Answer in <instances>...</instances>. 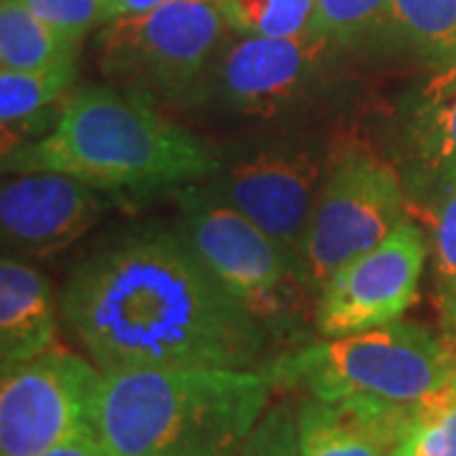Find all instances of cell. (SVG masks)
<instances>
[{"instance_id": "obj_1", "label": "cell", "mask_w": 456, "mask_h": 456, "mask_svg": "<svg viewBox=\"0 0 456 456\" xmlns=\"http://www.w3.org/2000/svg\"><path fill=\"white\" fill-rule=\"evenodd\" d=\"M61 314L99 373L130 368L261 370L269 332L213 279L180 231L145 226L86 254Z\"/></svg>"}, {"instance_id": "obj_2", "label": "cell", "mask_w": 456, "mask_h": 456, "mask_svg": "<svg viewBox=\"0 0 456 456\" xmlns=\"http://www.w3.org/2000/svg\"><path fill=\"white\" fill-rule=\"evenodd\" d=\"M221 152L158 112L152 97L112 86H84L69 94L49 134L18 147L8 173L49 170L97 191L191 185L213 178Z\"/></svg>"}, {"instance_id": "obj_3", "label": "cell", "mask_w": 456, "mask_h": 456, "mask_svg": "<svg viewBox=\"0 0 456 456\" xmlns=\"http://www.w3.org/2000/svg\"><path fill=\"white\" fill-rule=\"evenodd\" d=\"M272 388L264 370H112L99 375L92 428L110 456H236Z\"/></svg>"}, {"instance_id": "obj_4", "label": "cell", "mask_w": 456, "mask_h": 456, "mask_svg": "<svg viewBox=\"0 0 456 456\" xmlns=\"http://www.w3.org/2000/svg\"><path fill=\"white\" fill-rule=\"evenodd\" d=\"M264 373L279 388H302L325 403L413 408L456 375L441 338L413 322L327 338L269 360Z\"/></svg>"}, {"instance_id": "obj_5", "label": "cell", "mask_w": 456, "mask_h": 456, "mask_svg": "<svg viewBox=\"0 0 456 456\" xmlns=\"http://www.w3.org/2000/svg\"><path fill=\"white\" fill-rule=\"evenodd\" d=\"M175 203L183 239L248 317L266 332L289 330L305 317L312 292L292 251L208 188L185 185Z\"/></svg>"}, {"instance_id": "obj_6", "label": "cell", "mask_w": 456, "mask_h": 456, "mask_svg": "<svg viewBox=\"0 0 456 456\" xmlns=\"http://www.w3.org/2000/svg\"><path fill=\"white\" fill-rule=\"evenodd\" d=\"M226 28L218 0H173L110 20L97 38L99 64L132 92L185 104L203 97Z\"/></svg>"}, {"instance_id": "obj_7", "label": "cell", "mask_w": 456, "mask_h": 456, "mask_svg": "<svg viewBox=\"0 0 456 456\" xmlns=\"http://www.w3.org/2000/svg\"><path fill=\"white\" fill-rule=\"evenodd\" d=\"M401 173L386 158L358 142H340L299 248V266L312 294L342 264L378 246L406 218Z\"/></svg>"}, {"instance_id": "obj_8", "label": "cell", "mask_w": 456, "mask_h": 456, "mask_svg": "<svg viewBox=\"0 0 456 456\" xmlns=\"http://www.w3.org/2000/svg\"><path fill=\"white\" fill-rule=\"evenodd\" d=\"M340 142L327 137H277L246 150L213 175V196L292 251L299 261L312 206Z\"/></svg>"}, {"instance_id": "obj_9", "label": "cell", "mask_w": 456, "mask_h": 456, "mask_svg": "<svg viewBox=\"0 0 456 456\" xmlns=\"http://www.w3.org/2000/svg\"><path fill=\"white\" fill-rule=\"evenodd\" d=\"M99 368L59 345L0 373V456H36L94 434Z\"/></svg>"}, {"instance_id": "obj_10", "label": "cell", "mask_w": 456, "mask_h": 456, "mask_svg": "<svg viewBox=\"0 0 456 456\" xmlns=\"http://www.w3.org/2000/svg\"><path fill=\"white\" fill-rule=\"evenodd\" d=\"M338 51L312 31L289 38L244 36L218 53L203 97L213 94L226 110L246 117L287 114L327 92Z\"/></svg>"}, {"instance_id": "obj_11", "label": "cell", "mask_w": 456, "mask_h": 456, "mask_svg": "<svg viewBox=\"0 0 456 456\" xmlns=\"http://www.w3.org/2000/svg\"><path fill=\"white\" fill-rule=\"evenodd\" d=\"M424 264V233L403 218L380 244L327 279L314 302L317 332L342 338L398 322L419 297Z\"/></svg>"}, {"instance_id": "obj_12", "label": "cell", "mask_w": 456, "mask_h": 456, "mask_svg": "<svg viewBox=\"0 0 456 456\" xmlns=\"http://www.w3.org/2000/svg\"><path fill=\"white\" fill-rule=\"evenodd\" d=\"M104 213L97 188L61 173L0 175V256H51L77 244Z\"/></svg>"}, {"instance_id": "obj_13", "label": "cell", "mask_w": 456, "mask_h": 456, "mask_svg": "<svg viewBox=\"0 0 456 456\" xmlns=\"http://www.w3.org/2000/svg\"><path fill=\"white\" fill-rule=\"evenodd\" d=\"M398 160L413 211L434 213L456 188V61L439 66L403 99Z\"/></svg>"}, {"instance_id": "obj_14", "label": "cell", "mask_w": 456, "mask_h": 456, "mask_svg": "<svg viewBox=\"0 0 456 456\" xmlns=\"http://www.w3.org/2000/svg\"><path fill=\"white\" fill-rule=\"evenodd\" d=\"M413 408H362L305 398L297 411L299 456H393Z\"/></svg>"}, {"instance_id": "obj_15", "label": "cell", "mask_w": 456, "mask_h": 456, "mask_svg": "<svg viewBox=\"0 0 456 456\" xmlns=\"http://www.w3.org/2000/svg\"><path fill=\"white\" fill-rule=\"evenodd\" d=\"M59 305L31 264L0 256V373L56 347Z\"/></svg>"}, {"instance_id": "obj_16", "label": "cell", "mask_w": 456, "mask_h": 456, "mask_svg": "<svg viewBox=\"0 0 456 456\" xmlns=\"http://www.w3.org/2000/svg\"><path fill=\"white\" fill-rule=\"evenodd\" d=\"M79 46L36 18L20 0H0V69L56 71L77 66Z\"/></svg>"}, {"instance_id": "obj_17", "label": "cell", "mask_w": 456, "mask_h": 456, "mask_svg": "<svg viewBox=\"0 0 456 456\" xmlns=\"http://www.w3.org/2000/svg\"><path fill=\"white\" fill-rule=\"evenodd\" d=\"M312 33L342 51L375 49L401 41L393 0H314Z\"/></svg>"}, {"instance_id": "obj_18", "label": "cell", "mask_w": 456, "mask_h": 456, "mask_svg": "<svg viewBox=\"0 0 456 456\" xmlns=\"http://www.w3.org/2000/svg\"><path fill=\"white\" fill-rule=\"evenodd\" d=\"M401 41L434 64L456 61V0H393Z\"/></svg>"}, {"instance_id": "obj_19", "label": "cell", "mask_w": 456, "mask_h": 456, "mask_svg": "<svg viewBox=\"0 0 456 456\" xmlns=\"http://www.w3.org/2000/svg\"><path fill=\"white\" fill-rule=\"evenodd\" d=\"M395 454L456 456V375L413 406Z\"/></svg>"}, {"instance_id": "obj_20", "label": "cell", "mask_w": 456, "mask_h": 456, "mask_svg": "<svg viewBox=\"0 0 456 456\" xmlns=\"http://www.w3.org/2000/svg\"><path fill=\"white\" fill-rule=\"evenodd\" d=\"M231 31L254 38H289L312 28L314 0H218Z\"/></svg>"}, {"instance_id": "obj_21", "label": "cell", "mask_w": 456, "mask_h": 456, "mask_svg": "<svg viewBox=\"0 0 456 456\" xmlns=\"http://www.w3.org/2000/svg\"><path fill=\"white\" fill-rule=\"evenodd\" d=\"M434 299L439 310L441 340L456 360V188L431 213Z\"/></svg>"}, {"instance_id": "obj_22", "label": "cell", "mask_w": 456, "mask_h": 456, "mask_svg": "<svg viewBox=\"0 0 456 456\" xmlns=\"http://www.w3.org/2000/svg\"><path fill=\"white\" fill-rule=\"evenodd\" d=\"M77 66L56 71H5L0 69V125H18L66 97L74 86Z\"/></svg>"}, {"instance_id": "obj_23", "label": "cell", "mask_w": 456, "mask_h": 456, "mask_svg": "<svg viewBox=\"0 0 456 456\" xmlns=\"http://www.w3.org/2000/svg\"><path fill=\"white\" fill-rule=\"evenodd\" d=\"M33 16L74 46H82L84 36L107 23L110 0H20Z\"/></svg>"}, {"instance_id": "obj_24", "label": "cell", "mask_w": 456, "mask_h": 456, "mask_svg": "<svg viewBox=\"0 0 456 456\" xmlns=\"http://www.w3.org/2000/svg\"><path fill=\"white\" fill-rule=\"evenodd\" d=\"M236 456H299L297 411L289 403L266 408Z\"/></svg>"}, {"instance_id": "obj_25", "label": "cell", "mask_w": 456, "mask_h": 456, "mask_svg": "<svg viewBox=\"0 0 456 456\" xmlns=\"http://www.w3.org/2000/svg\"><path fill=\"white\" fill-rule=\"evenodd\" d=\"M33 125L28 122H18V125H0V175H5V163L11 160V155L18 147L31 142Z\"/></svg>"}, {"instance_id": "obj_26", "label": "cell", "mask_w": 456, "mask_h": 456, "mask_svg": "<svg viewBox=\"0 0 456 456\" xmlns=\"http://www.w3.org/2000/svg\"><path fill=\"white\" fill-rule=\"evenodd\" d=\"M36 456H110L104 452V446L99 444L94 434H84V436H77V439L66 441L61 446H53L49 452Z\"/></svg>"}, {"instance_id": "obj_27", "label": "cell", "mask_w": 456, "mask_h": 456, "mask_svg": "<svg viewBox=\"0 0 456 456\" xmlns=\"http://www.w3.org/2000/svg\"><path fill=\"white\" fill-rule=\"evenodd\" d=\"M165 3H173V0H110V5H107V20L150 13V11L160 8Z\"/></svg>"}]
</instances>
